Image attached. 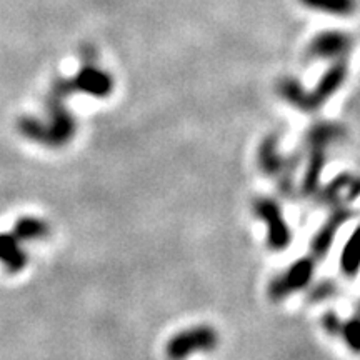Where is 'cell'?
<instances>
[{"instance_id":"obj_1","label":"cell","mask_w":360,"mask_h":360,"mask_svg":"<svg viewBox=\"0 0 360 360\" xmlns=\"http://www.w3.org/2000/svg\"><path fill=\"white\" fill-rule=\"evenodd\" d=\"M349 74V67L345 58H339L334 65L322 75L321 82L315 85L312 92H307L297 79H282L278 82V96L290 105L305 112L319 110L342 87Z\"/></svg>"},{"instance_id":"obj_2","label":"cell","mask_w":360,"mask_h":360,"mask_svg":"<svg viewBox=\"0 0 360 360\" xmlns=\"http://www.w3.org/2000/svg\"><path fill=\"white\" fill-rule=\"evenodd\" d=\"M219 334L209 326H197L179 332L167 344L170 360H184L197 352H210L217 347Z\"/></svg>"},{"instance_id":"obj_3","label":"cell","mask_w":360,"mask_h":360,"mask_svg":"<svg viewBox=\"0 0 360 360\" xmlns=\"http://www.w3.org/2000/svg\"><path fill=\"white\" fill-rule=\"evenodd\" d=\"M255 217L267 225V244L272 250H283L290 245L292 232L282 215L281 205L270 197H259L254 200Z\"/></svg>"},{"instance_id":"obj_4","label":"cell","mask_w":360,"mask_h":360,"mask_svg":"<svg viewBox=\"0 0 360 360\" xmlns=\"http://www.w3.org/2000/svg\"><path fill=\"white\" fill-rule=\"evenodd\" d=\"M314 276V260L309 257L299 259L285 272L270 282L269 297L272 300H283L307 287Z\"/></svg>"},{"instance_id":"obj_5","label":"cell","mask_w":360,"mask_h":360,"mask_svg":"<svg viewBox=\"0 0 360 360\" xmlns=\"http://www.w3.org/2000/svg\"><path fill=\"white\" fill-rule=\"evenodd\" d=\"M352 49V37L344 32H323L314 37L309 45V57L312 58H345Z\"/></svg>"},{"instance_id":"obj_6","label":"cell","mask_w":360,"mask_h":360,"mask_svg":"<svg viewBox=\"0 0 360 360\" xmlns=\"http://www.w3.org/2000/svg\"><path fill=\"white\" fill-rule=\"evenodd\" d=\"M350 219V212L349 210H335L330 217L327 219V222L322 225L321 231L315 233V237L312 238V244H310V249H312V254L315 257H326L327 252L330 250L332 242L339 232V229L342 227V224L347 222Z\"/></svg>"},{"instance_id":"obj_7","label":"cell","mask_w":360,"mask_h":360,"mask_svg":"<svg viewBox=\"0 0 360 360\" xmlns=\"http://www.w3.org/2000/svg\"><path fill=\"white\" fill-rule=\"evenodd\" d=\"M259 164L265 175L272 177H281L282 175H290L289 170L292 167V160H285L282 154H278L277 137H267L262 142L259 150Z\"/></svg>"},{"instance_id":"obj_8","label":"cell","mask_w":360,"mask_h":360,"mask_svg":"<svg viewBox=\"0 0 360 360\" xmlns=\"http://www.w3.org/2000/svg\"><path fill=\"white\" fill-rule=\"evenodd\" d=\"M25 238L20 237L19 233L13 231L12 233H6L0 236V262L8 270H20L27 262V255L24 249H22V242Z\"/></svg>"},{"instance_id":"obj_9","label":"cell","mask_w":360,"mask_h":360,"mask_svg":"<svg viewBox=\"0 0 360 360\" xmlns=\"http://www.w3.org/2000/svg\"><path fill=\"white\" fill-rule=\"evenodd\" d=\"M340 270L344 276L355 277L360 270V225L352 232L340 255Z\"/></svg>"},{"instance_id":"obj_10","label":"cell","mask_w":360,"mask_h":360,"mask_svg":"<svg viewBox=\"0 0 360 360\" xmlns=\"http://www.w3.org/2000/svg\"><path fill=\"white\" fill-rule=\"evenodd\" d=\"M300 4L310 11L323 12L327 15L349 17L357 8L355 0H300Z\"/></svg>"},{"instance_id":"obj_11","label":"cell","mask_w":360,"mask_h":360,"mask_svg":"<svg viewBox=\"0 0 360 360\" xmlns=\"http://www.w3.org/2000/svg\"><path fill=\"white\" fill-rule=\"evenodd\" d=\"M340 337L344 339L347 347L355 354H360V317L355 315L354 319L342 323Z\"/></svg>"},{"instance_id":"obj_12","label":"cell","mask_w":360,"mask_h":360,"mask_svg":"<svg viewBox=\"0 0 360 360\" xmlns=\"http://www.w3.org/2000/svg\"><path fill=\"white\" fill-rule=\"evenodd\" d=\"M335 294L337 283L334 281H330V278H326V281H322L312 292H310V300H312V302H322V300L330 299V297H334Z\"/></svg>"},{"instance_id":"obj_13","label":"cell","mask_w":360,"mask_h":360,"mask_svg":"<svg viewBox=\"0 0 360 360\" xmlns=\"http://www.w3.org/2000/svg\"><path fill=\"white\" fill-rule=\"evenodd\" d=\"M342 322L339 319V315L334 312H327L322 317V327L326 328L330 335H340V328H342Z\"/></svg>"},{"instance_id":"obj_14","label":"cell","mask_w":360,"mask_h":360,"mask_svg":"<svg viewBox=\"0 0 360 360\" xmlns=\"http://www.w3.org/2000/svg\"><path fill=\"white\" fill-rule=\"evenodd\" d=\"M357 315H359V317H360V302L357 304Z\"/></svg>"}]
</instances>
